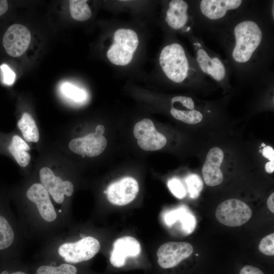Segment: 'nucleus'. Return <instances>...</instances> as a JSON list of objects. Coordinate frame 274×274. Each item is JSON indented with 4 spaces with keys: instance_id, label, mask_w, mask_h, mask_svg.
Listing matches in <instances>:
<instances>
[{
    "instance_id": "obj_1",
    "label": "nucleus",
    "mask_w": 274,
    "mask_h": 274,
    "mask_svg": "<svg viewBox=\"0 0 274 274\" xmlns=\"http://www.w3.org/2000/svg\"><path fill=\"white\" fill-rule=\"evenodd\" d=\"M233 33L235 42L232 57L237 63H247L261 43L262 30L256 22L247 20L235 26Z\"/></svg>"
},
{
    "instance_id": "obj_2",
    "label": "nucleus",
    "mask_w": 274,
    "mask_h": 274,
    "mask_svg": "<svg viewBox=\"0 0 274 274\" xmlns=\"http://www.w3.org/2000/svg\"><path fill=\"white\" fill-rule=\"evenodd\" d=\"M159 63L166 77L175 83H181L187 77L189 63L185 50L179 44L165 46L159 56Z\"/></svg>"
},
{
    "instance_id": "obj_3",
    "label": "nucleus",
    "mask_w": 274,
    "mask_h": 274,
    "mask_svg": "<svg viewBox=\"0 0 274 274\" xmlns=\"http://www.w3.org/2000/svg\"><path fill=\"white\" fill-rule=\"evenodd\" d=\"M113 39V43L107 52L108 58L115 65L128 64L139 44L136 33L130 29H119L115 32Z\"/></svg>"
},
{
    "instance_id": "obj_4",
    "label": "nucleus",
    "mask_w": 274,
    "mask_h": 274,
    "mask_svg": "<svg viewBox=\"0 0 274 274\" xmlns=\"http://www.w3.org/2000/svg\"><path fill=\"white\" fill-rule=\"evenodd\" d=\"M215 214L217 219L221 224L230 227H237L249 220L252 212L244 202L231 198L220 203Z\"/></svg>"
},
{
    "instance_id": "obj_5",
    "label": "nucleus",
    "mask_w": 274,
    "mask_h": 274,
    "mask_svg": "<svg viewBox=\"0 0 274 274\" xmlns=\"http://www.w3.org/2000/svg\"><path fill=\"white\" fill-rule=\"evenodd\" d=\"M99 241L87 236L74 243H66L58 248L59 254L68 263H77L90 260L100 249Z\"/></svg>"
},
{
    "instance_id": "obj_6",
    "label": "nucleus",
    "mask_w": 274,
    "mask_h": 274,
    "mask_svg": "<svg viewBox=\"0 0 274 274\" xmlns=\"http://www.w3.org/2000/svg\"><path fill=\"white\" fill-rule=\"evenodd\" d=\"M133 133L140 147L145 151L160 150L166 143L165 136L156 130L153 122L149 119H144L137 122Z\"/></svg>"
},
{
    "instance_id": "obj_7",
    "label": "nucleus",
    "mask_w": 274,
    "mask_h": 274,
    "mask_svg": "<svg viewBox=\"0 0 274 274\" xmlns=\"http://www.w3.org/2000/svg\"><path fill=\"white\" fill-rule=\"evenodd\" d=\"M193 251V247L189 243L167 242L158 248L157 252V262L162 268H172L189 257Z\"/></svg>"
},
{
    "instance_id": "obj_8",
    "label": "nucleus",
    "mask_w": 274,
    "mask_h": 274,
    "mask_svg": "<svg viewBox=\"0 0 274 274\" xmlns=\"http://www.w3.org/2000/svg\"><path fill=\"white\" fill-rule=\"evenodd\" d=\"M30 41L31 35L27 28L21 24H14L5 32L2 42L7 54L17 57L24 54Z\"/></svg>"
},
{
    "instance_id": "obj_9",
    "label": "nucleus",
    "mask_w": 274,
    "mask_h": 274,
    "mask_svg": "<svg viewBox=\"0 0 274 274\" xmlns=\"http://www.w3.org/2000/svg\"><path fill=\"white\" fill-rule=\"evenodd\" d=\"M139 189L137 181L132 177H126L111 184L105 193L111 203L123 206L134 199Z\"/></svg>"
},
{
    "instance_id": "obj_10",
    "label": "nucleus",
    "mask_w": 274,
    "mask_h": 274,
    "mask_svg": "<svg viewBox=\"0 0 274 274\" xmlns=\"http://www.w3.org/2000/svg\"><path fill=\"white\" fill-rule=\"evenodd\" d=\"M39 174L42 185L56 202L62 203L64 200V195L71 196L73 194V184L68 181H63L60 177L56 176L49 168H42Z\"/></svg>"
},
{
    "instance_id": "obj_11",
    "label": "nucleus",
    "mask_w": 274,
    "mask_h": 274,
    "mask_svg": "<svg viewBox=\"0 0 274 274\" xmlns=\"http://www.w3.org/2000/svg\"><path fill=\"white\" fill-rule=\"evenodd\" d=\"M107 145V141L102 135L95 131L83 138L72 140L68 144L70 149L76 154L88 157L100 154Z\"/></svg>"
},
{
    "instance_id": "obj_12",
    "label": "nucleus",
    "mask_w": 274,
    "mask_h": 274,
    "mask_svg": "<svg viewBox=\"0 0 274 274\" xmlns=\"http://www.w3.org/2000/svg\"><path fill=\"white\" fill-rule=\"evenodd\" d=\"M141 252V246L135 238L125 236L117 239L113 243L110 261L116 267L123 266L128 257H135Z\"/></svg>"
},
{
    "instance_id": "obj_13",
    "label": "nucleus",
    "mask_w": 274,
    "mask_h": 274,
    "mask_svg": "<svg viewBox=\"0 0 274 274\" xmlns=\"http://www.w3.org/2000/svg\"><path fill=\"white\" fill-rule=\"evenodd\" d=\"M223 158L224 153L218 147H213L209 151L202 168L203 180L207 185L213 187L222 182L223 176L220 166Z\"/></svg>"
},
{
    "instance_id": "obj_14",
    "label": "nucleus",
    "mask_w": 274,
    "mask_h": 274,
    "mask_svg": "<svg viewBox=\"0 0 274 274\" xmlns=\"http://www.w3.org/2000/svg\"><path fill=\"white\" fill-rule=\"evenodd\" d=\"M28 199L35 203L41 217L47 222L55 220L57 215L49 194L42 184L32 185L26 192Z\"/></svg>"
},
{
    "instance_id": "obj_15",
    "label": "nucleus",
    "mask_w": 274,
    "mask_h": 274,
    "mask_svg": "<svg viewBox=\"0 0 274 274\" xmlns=\"http://www.w3.org/2000/svg\"><path fill=\"white\" fill-rule=\"evenodd\" d=\"M242 1L239 0H203L200 9L202 14L211 20L223 17L228 11L239 8Z\"/></svg>"
},
{
    "instance_id": "obj_16",
    "label": "nucleus",
    "mask_w": 274,
    "mask_h": 274,
    "mask_svg": "<svg viewBox=\"0 0 274 274\" xmlns=\"http://www.w3.org/2000/svg\"><path fill=\"white\" fill-rule=\"evenodd\" d=\"M196 60L201 70L217 81L223 80L226 76V68L222 61L218 57H210L206 51L197 50Z\"/></svg>"
},
{
    "instance_id": "obj_17",
    "label": "nucleus",
    "mask_w": 274,
    "mask_h": 274,
    "mask_svg": "<svg viewBox=\"0 0 274 274\" xmlns=\"http://www.w3.org/2000/svg\"><path fill=\"white\" fill-rule=\"evenodd\" d=\"M188 8L187 3L183 0L171 1L165 17L168 26L175 30L184 27L188 19Z\"/></svg>"
},
{
    "instance_id": "obj_18",
    "label": "nucleus",
    "mask_w": 274,
    "mask_h": 274,
    "mask_svg": "<svg viewBox=\"0 0 274 274\" xmlns=\"http://www.w3.org/2000/svg\"><path fill=\"white\" fill-rule=\"evenodd\" d=\"M163 219L168 226L179 221L182 231L187 234L191 233L195 228V217L183 206L166 212Z\"/></svg>"
},
{
    "instance_id": "obj_19",
    "label": "nucleus",
    "mask_w": 274,
    "mask_h": 274,
    "mask_svg": "<svg viewBox=\"0 0 274 274\" xmlns=\"http://www.w3.org/2000/svg\"><path fill=\"white\" fill-rule=\"evenodd\" d=\"M10 153L22 167L26 166L30 162V155L27 152L30 148L19 136L14 135L8 147Z\"/></svg>"
},
{
    "instance_id": "obj_20",
    "label": "nucleus",
    "mask_w": 274,
    "mask_h": 274,
    "mask_svg": "<svg viewBox=\"0 0 274 274\" xmlns=\"http://www.w3.org/2000/svg\"><path fill=\"white\" fill-rule=\"evenodd\" d=\"M17 125L26 141L38 142L40 138L39 130L36 122L29 113L25 112L22 114Z\"/></svg>"
},
{
    "instance_id": "obj_21",
    "label": "nucleus",
    "mask_w": 274,
    "mask_h": 274,
    "mask_svg": "<svg viewBox=\"0 0 274 274\" xmlns=\"http://www.w3.org/2000/svg\"><path fill=\"white\" fill-rule=\"evenodd\" d=\"M85 0H71L70 10L72 17L79 21H84L91 16V11Z\"/></svg>"
},
{
    "instance_id": "obj_22",
    "label": "nucleus",
    "mask_w": 274,
    "mask_h": 274,
    "mask_svg": "<svg viewBox=\"0 0 274 274\" xmlns=\"http://www.w3.org/2000/svg\"><path fill=\"white\" fill-rule=\"evenodd\" d=\"M13 230L6 218L0 215V250L9 247L13 242Z\"/></svg>"
},
{
    "instance_id": "obj_23",
    "label": "nucleus",
    "mask_w": 274,
    "mask_h": 274,
    "mask_svg": "<svg viewBox=\"0 0 274 274\" xmlns=\"http://www.w3.org/2000/svg\"><path fill=\"white\" fill-rule=\"evenodd\" d=\"M170 113L175 118L189 124L198 123L203 118L202 114L195 110L185 111L173 107L170 109Z\"/></svg>"
},
{
    "instance_id": "obj_24",
    "label": "nucleus",
    "mask_w": 274,
    "mask_h": 274,
    "mask_svg": "<svg viewBox=\"0 0 274 274\" xmlns=\"http://www.w3.org/2000/svg\"><path fill=\"white\" fill-rule=\"evenodd\" d=\"M75 266L68 264H62L57 267L43 265L39 267L36 274H76Z\"/></svg>"
},
{
    "instance_id": "obj_25",
    "label": "nucleus",
    "mask_w": 274,
    "mask_h": 274,
    "mask_svg": "<svg viewBox=\"0 0 274 274\" xmlns=\"http://www.w3.org/2000/svg\"><path fill=\"white\" fill-rule=\"evenodd\" d=\"M60 89L64 95L74 101H81L86 97V94L83 90L70 83L64 82L62 83Z\"/></svg>"
},
{
    "instance_id": "obj_26",
    "label": "nucleus",
    "mask_w": 274,
    "mask_h": 274,
    "mask_svg": "<svg viewBox=\"0 0 274 274\" xmlns=\"http://www.w3.org/2000/svg\"><path fill=\"white\" fill-rule=\"evenodd\" d=\"M186 182L190 197H198L203 188V183L200 177L196 174H191L186 178Z\"/></svg>"
},
{
    "instance_id": "obj_27",
    "label": "nucleus",
    "mask_w": 274,
    "mask_h": 274,
    "mask_svg": "<svg viewBox=\"0 0 274 274\" xmlns=\"http://www.w3.org/2000/svg\"><path fill=\"white\" fill-rule=\"evenodd\" d=\"M259 250L263 254L273 256L274 255V233L265 236L259 244Z\"/></svg>"
},
{
    "instance_id": "obj_28",
    "label": "nucleus",
    "mask_w": 274,
    "mask_h": 274,
    "mask_svg": "<svg viewBox=\"0 0 274 274\" xmlns=\"http://www.w3.org/2000/svg\"><path fill=\"white\" fill-rule=\"evenodd\" d=\"M170 191L177 198L181 199L186 195V190L181 182L177 178H172L167 182Z\"/></svg>"
},
{
    "instance_id": "obj_29",
    "label": "nucleus",
    "mask_w": 274,
    "mask_h": 274,
    "mask_svg": "<svg viewBox=\"0 0 274 274\" xmlns=\"http://www.w3.org/2000/svg\"><path fill=\"white\" fill-rule=\"evenodd\" d=\"M0 68L3 73V83L7 85H12L15 80V73L5 63L2 64Z\"/></svg>"
},
{
    "instance_id": "obj_30",
    "label": "nucleus",
    "mask_w": 274,
    "mask_h": 274,
    "mask_svg": "<svg viewBox=\"0 0 274 274\" xmlns=\"http://www.w3.org/2000/svg\"><path fill=\"white\" fill-rule=\"evenodd\" d=\"M172 104L179 102L190 110H194V102L193 99L187 96H177L174 97L171 100Z\"/></svg>"
},
{
    "instance_id": "obj_31",
    "label": "nucleus",
    "mask_w": 274,
    "mask_h": 274,
    "mask_svg": "<svg viewBox=\"0 0 274 274\" xmlns=\"http://www.w3.org/2000/svg\"><path fill=\"white\" fill-rule=\"evenodd\" d=\"M239 274H264L259 268L252 265L244 266L239 271Z\"/></svg>"
},
{
    "instance_id": "obj_32",
    "label": "nucleus",
    "mask_w": 274,
    "mask_h": 274,
    "mask_svg": "<svg viewBox=\"0 0 274 274\" xmlns=\"http://www.w3.org/2000/svg\"><path fill=\"white\" fill-rule=\"evenodd\" d=\"M262 155L271 161H274V150L270 146H266L262 150Z\"/></svg>"
},
{
    "instance_id": "obj_33",
    "label": "nucleus",
    "mask_w": 274,
    "mask_h": 274,
    "mask_svg": "<svg viewBox=\"0 0 274 274\" xmlns=\"http://www.w3.org/2000/svg\"><path fill=\"white\" fill-rule=\"evenodd\" d=\"M267 206L268 209L274 213V193L272 192L268 197L267 200Z\"/></svg>"
},
{
    "instance_id": "obj_34",
    "label": "nucleus",
    "mask_w": 274,
    "mask_h": 274,
    "mask_svg": "<svg viewBox=\"0 0 274 274\" xmlns=\"http://www.w3.org/2000/svg\"><path fill=\"white\" fill-rule=\"evenodd\" d=\"M8 8V4L7 1L0 0V16L7 11Z\"/></svg>"
},
{
    "instance_id": "obj_35",
    "label": "nucleus",
    "mask_w": 274,
    "mask_h": 274,
    "mask_svg": "<svg viewBox=\"0 0 274 274\" xmlns=\"http://www.w3.org/2000/svg\"><path fill=\"white\" fill-rule=\"evenodd\" d=\"M265 169L268 173H272L274 171V161H269L265 165Z\"/></svg>"
},
{
    "instance_id": "obj_36",
    "label": "nucleus",
    "mask_w": 274,
    "mask_h": 274,
    "mask_svg": "<svg viewBox=\"0 0 274 274\" xmlns=\"http://www.w3.org/2000/svg\"><path fill=\"white\" fill-rule=\"evenodd\" d=\"M2 274H8V272H7L6 271H4ZM11 274H26L24 272H22V271H16V272H14Z\"/></svg>"
},
{
    "instance_id": "obj_37",
    "label": "nucleus",
    "mask_w": 274,
    "mask_h": 274,
    "mask_svg": "<svg viewBox=\"0 0 274 274\" xmlns=\"http://www.w3.org/2000/svg\"><path fill=\"white\" fill-rule=\"evenodd\" d=\"M261 146L264 147H265L266 146H265V144L262 143Z\"/></svg>"
},
{
    "instance_id": "obj_38",
    "label": "nucleus",
    "mask_w": 274,
    "mask_h": 274,
    "mask_svg": "<svg viewBox=\"0 0 274 274\" xmlns=\"http://www.w3.org/2000/svg\"><path fill=\"white\" fill-rule=\"evenodd\" d=\"M259 152H262V150H261V149H260V150H259Z\"/></svg>"
}]
</instances>
